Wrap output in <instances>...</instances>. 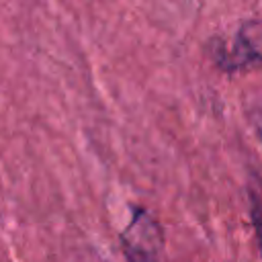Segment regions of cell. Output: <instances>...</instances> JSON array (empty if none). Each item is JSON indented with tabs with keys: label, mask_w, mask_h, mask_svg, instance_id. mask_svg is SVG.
Masks as SVG:
<instances>
[{
	"label": "cell",
	"mask_w": 262,
	"mask_h": 262,
	"mask_svg": "<svg viewBox=\"0 0 262 262\" xmlns=\"http://www.w3.org/2000/svg\"><path fill=\"white\" fill-rule=\"evenodd\" d=\"M213 61L225 72H246L262 66V20H244L231 39L215 41Z\"/></svg>",
	"instance_id": "1"
},
{
	"label": "cell",
	"mask_w": 262,
	"mask_h": 262,
	"mask_svg": "<svg viewBox=\"0 0 262 262\" xmlns=\"http://www.w3.org/2000/svg\"><path fill=\"white\" fill-rule=\"evenodd\" d=\"M252 223H254V229H256V237H258V248H260V254H262V199L258 194L252 192Z\"/></svg>",
	"instance_id": "3"
},
{
	"label": "cell",
	"mask_w": 262,
	"mask_h": 262,
	"mask_svg": "<svg viewBox=\"0 0 262 262\" xmlns=\"http://www.w3.org/2000/svg\"><path fill=\"white\" fill-rule=\"evenodd\" d=\"M127 262H160L164 235L158 221L145 211L135 207L133 217L121 233Z\"/></svg>",
	"instance_id": "2"
}]
</instances>
